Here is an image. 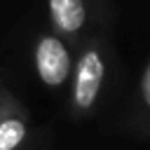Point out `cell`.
I'll return each instance as SVG.
<instances>
[{
    "mask_svg": "<svg viewBox=\"0 0 150 150\" xmlns=\"http://www.w3.org/2000/svg\"><path fill=\"white\" fill-rule=\"evenodd\" d=\"M141 101H143V105L150 103V68L148 66L141 73Z\"/></svg>",
    "mask_w": 150,
    "mask_h": 150,
    "instance_id": "5b68a950",
    "label": "cell"
},
{
    "mask_svg": "<svg viewBox=\"0 0 150 150\" xmlns=\"http://www.w3.org/2000/svg\"><path fill=\"white\" fill-rule=\"evenodd\" d=\"M14 103H19V101H16V98H14V96L7 91V87L0 82V115H2V112H7V110L14 105Z\"/></svg>",
    "mask_w": 150,
    "mask_h": 150,
    "instance_id": "8992f818",
    "label": "cell"
},
{
    "mask_svg": "<svg viewBox=\"0 0 150 150\" xmlns=\"http://www.w3.org/2000/svg\"><path fill=\"white\" fill-rule=\"evenodd\" d=\"M52 28L59 38L75 40L87 23V5L84 0H47Z\"/></svg>",
    "mask_w": 150,
    "mask_h": 150,
    "instance_id": "3957f363",
    "label": "cell"
},
{
    "mask_svg": "<svg viewBox=\"0 0 150 150\" xmlns=\"http://www.w3.org/2000/svg\"><path fill=\"white\" fill-rule=\"evenodd\" d=\"M105 54L98 45H87L75 63V75H73V89H70V108L75 115H87L94 110L103 82H105Z\"/></svg>",
    "mask_w": 150,
    "mask_h": 150,
    "instance_id": "6da1fadb",
    "label": "cell"
},
{
    "mask_svg": "<svg viewBox=\"0 0 150 150\" xmlns=\"http://www.w3.org/2000/svg\"><path fill=\"white\" fill-rule=\"evenodd\" d=\"M33 61H35V73L47 87H61L73 70L70 52L66 42L54 33H45L38 38L35 49H33Z\"/></svg>",
    "mask_w": 150,
    "mask_h": 150,
    "instance_id": "7a4b0ae2",
    "label": "cell"
},
{
    "mask_svg": "<svg viewBox=\"0 0 150 150\" xmlns=\"http://www.w3.org/2000/svg\"><path fill=\"white\" fill-rule=\"evenodd\" d=\"M28 136V112L21 103H14L0 115V150H19Z\"/></svg>",
    "mask_w": 150,
    "mask_h": 150,
    "instance_id": "277c9868",
    "label": "cell"
}]
</instances>
